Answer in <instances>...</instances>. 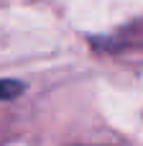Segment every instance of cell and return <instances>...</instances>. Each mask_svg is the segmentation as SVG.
<instances>
[{
	"label": "cell",
	"instance_id": "6da1fadb",
	"mask_svg": "<svg viewBox=\"0 0 143 146\" xmlns=\"http://www.w3.org/2000/svg\"><path fill=\"white\" fill-rule=\"evenodd\" d=\"M23 92V82L18 80H0V100H10Z\"/></svg>",
	"mask_w": 143,
	"mask_h": 146
}]
</instances>
